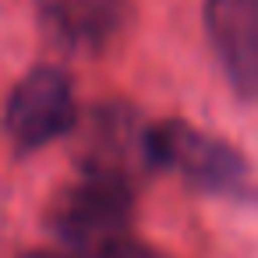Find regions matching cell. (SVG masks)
Instances as JSON below:
<instances>
[{"mask_svg": "<svg viewBox=\"0 0 258 258\" xmlns=\"http://www.w3.org/2000/svg\"><path fill=\"white\" fill-rule=\"evenodd\" d=\"M131 212H135V184L82 170V177L53 198L46 223L64 247H71L75 254H89L124 240Z\"/></svg>", "mask_w": 258, "mask_h": 258, "instance_id": "1", "label": "cell"}, {"mask_svg": "<svg viewBox=\"0 0 258 258\" xmlns=\"http://www.w3.org/2000/svg\"><path fill=\"white\" fill-rule=\"evenodd\" d=\"M205 29L233 92L258 99V0H205Z\"/></svg>", "mask_w": 258, "mask_h": 258, "instance_id": "6", "label": "cell"}, {"mask_svg": "<svg viewBox=\"0 0 258 258\" xmlns=\"http://www.w3.org/2000/svg\"><path fill=\"white\" fill-rule=\"evenodd\" d=\"M152 166L177 170L184 180L205 191H237L247 177L244 156L223 138L191 127L187 120H163L149 127Z\"/></svg>", "mask_w": 258, "mask_h": 258, "instance_id": "3", "label": "cell"}, {"mask_svg": "<svg viewBox=\"0 0 258 258\" xmlns=\"http://www.w3.org/2000/svg\"><path fill=\"white\" fill-rule=\"evenodd\" d=\"M78 124V99L71 78L57 64H39L8 96L4 106V131L22 152H36Z\"/></svg>", "mask_w": 258, "mask_h": 258, "instance_id": "2", "label": "cell"}, {"mask_svg": "<svg viewBox=\"0 0 258 258\" xmlns=\"http://www.w3.org/2000/svg\"><path fill=\"white\" fill-rule=\"evenodd\" d=\"M43 36L75 57L110 50L131 25V0H32Z\"/></svg>", "mask_w": 258, "mask_h": 258, "instance_id": "4", "label": "cell"}, {"mask_svg": "<svg viewBox=\"0 0 258 258\" xmlns=\"http://www.w3.org/2000/svg\"><path fill=\"white\" fill-rule=\"evenodd\" d=\"M71 258H163L159 251L145 247V244H135L131 237L117 240V244H106L99 251H89V254H71Z\"/></svg>", "mask_w": 258, "mask_h": 258, "instance_id": "7", "label": "cell"}, {"mask_svg": "<svg viewBox=\"0 0 258 258\" xmlns=\"http://www.w3.org/2000/svg\"><path fill=\"white\" fill-rule=\"evenodd\" d=\"M149 127L152 124H142L127 106H117V103L99 106L96 117L89 120L82 170L124 180V184H135L138 173L152 170Z\"/></svg>", "mask_w": 258, "mask_h": 258, "instance_id": "5", "label": "cell"}]
</instances>
